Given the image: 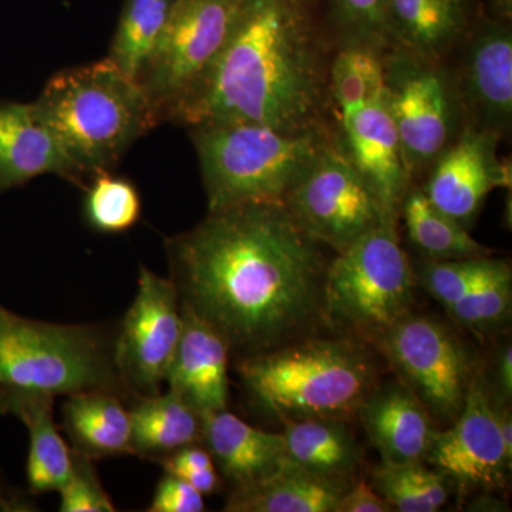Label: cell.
Masks as SVG:
<instances>
[{
	"label": "cell",
	"mask_w": 512,
	"mask_h": 512,
	"mask_svg": "<svg viewBox=\"0 0 512 512\" xmlns=\"http://www.w3.org/2000/svg\"><path fill=\"white\" fill-rule=\"evenodd\" d=\"M113 346L96 326L40 322L0 306V394L127 392Z\"/></svg>",
	"instance_id": "obj_6"
},
{
	"label": "cell",
	"mask_w": 512,
	"mask_h": 512,
	"mask_svg": "<svg viewBox=\"0 0 512 512\" xmlns=\"http://www.w3.org/2000/svg\"><path fill=\"white\" fill-rule=\"evenodd\" d=\"M511 308V265L507 259L495 258L491 268L447 313L458 325L484 339L507 325Z\"/></svg>",
	"instance_id": "obj_30"
},
{
	"label": "cell",
	"mask_w": 512,
	"mask_h": 512,
	"mask_svg": "<svg viewBox=\"0 0 512 512\" xmlns=\"http://www.w3.org/2000/svg\"><path fill=\"white\" fill-rule=\"evenodd\" d=\"M173 0H126L109 59L131 79H140L163 33Z\"/></svg>",
	"instance_id": "obj_27"
},
{
	"label": "cell",
	"mask_w": 512,
	"mask_h": 512,
	"mask_svg": "<svg viewBox=\"0 0 512 512\" xmlns=\"http://www.w3.org/2000/svg\"><path fill=\"white\" fill-rule=\"evenodd\" d=\"M286 454L292 463L312 473L352 480L362 464V448L346 420H286Z\"/></svg>",
	"instance_id": "obj_25"
},
{
	"label": "cell",
	"mask_w": 512,
	"mask_h": 512,
	"mask_svg": "<svg viewBox=\"0 0 512 512\" xmlns=\"http://www.w3.org/2000/svg\"><path fill=\"white\" fill-rule=\"evenodd\" d=\"M346 20L352 23L359 32L375 39L392 29L390 26L387 0H333Z\"/></svg>",
	"instance_id": "obj_36"
},
{
	"label": "cell",
	"mask_w": 512,
	"mask_h": 512,
	"mask_svg": "<svg viewBox=\"0 0 512 512\" xmlns=\"http://www.w3.org/2000/svg\"><path fill=\"white\" fill-rule=\"evenodd\" d=\"M416 282L396 224L380 225L330 259L325 281L330 329L372 343L412 312Z\"/></svg>",
	"instance_id": "obj_7"
},
{
	"label": "cell",
	"mask_w": 512,
	"mask_h": 512,
	"mask_svg": "<svg viewBox=\"0 0 512 512\" xmlns=\"http://www.w3.org/2000/svg\"><path fill=\"white\" fill-rule=\"evenodd\" d=\"M208 211L251 201H284L329 143L322 130L255 123L191 128Z\"/></svg>",
	"instance_id": "obj_5"
},
{
	"label": "cell",
	"mask_w": 512,
	"mask_h": 512,
	"mask_svg": "<svg viewBox=\"0 0 512 512\" xmlns=\"http://www.w3.org/2000/svg\"><path fill=\"white\" fill-rule=\"evenodd\" d=\"M53 399L45 394H0V412L18 417L29 431L26 478L35 495L59 493L73 470V451L57 429Z\"/></svg>",
	"instance_id": "obj_22"
},
{
	"label": "cell",
	"mask_w": 512,
	"mask_h": 512,
	"mask_svg": "<svg viewBox=\"0 0 512 512\" xmlns=\"http://www.w3.org/2000/svg\"><path fill=\"white\" fill-rule=\"evenodd\" d=\"M500 134L470 128L437 157L424 194L441 212L468 227L488 194L511 184L507 165L497 157Z\"/></svg>",
	"instance_id": "obj_14"
},
{
	"label": "cell",
	"mask_w": 512,
	"mask_h": 512,
	"mask_svg": "<svg viewBox=\"0 0 512 512\" xmlns=\"http://www.w3.org/2000/svg\"><path fill=\"white\" fill-rule=\"evenodd\" d=\"M345 153L370 185L392 220L397 221L410 170L386 97L340 116Z\"/></svg>",
	"instance_id": "obj_15"
},
{
	"label": "cell",
	"mask_w": 512,
	"mask_h": 512,
	"mask_svg": "<svg viewBox=\"0 0 512 512\" xmlns=\"http://www.w3.org/2000/svg\"><path fill=\"white\" fill-rule=\"evenodd\" d=\"M73 451V470L60 493L62 512H114L113 501L101 485L92 458Z\"/></svg>",
	"instance_id": "obj_34"
},
{
	"label": "cell",
	"mask_w": 512,
	"mask_h": 512,
	"mask_svg": "<svg viewBox=\"0 0 512 512\" xmlns=\"http://www.w3.org/2000/svg\"><path fill=\"white\" fill-rule=\"evenodd\" d=\"M84 215L96 231L121 234L140 218V194L130 181L114 177L109 171L94 175L84 201Z\"/></svg>",
	"instance_id": "obj_32"
},
{
	"label": "cell",
	"mask_w": 512,
	"mask_h": 512,
	"mask_svg": "<svg viewBox=\"0 0 512 512\" xmlns=\"http://www.w3.org/2000/svg\"><path fill=\"white\" fill-rule=\"evenodd\" d=\"M202 443L234 488L262 480L288 460L284 434L256 429L227 409L204 414Z\"/></svg>",
	"instance_id": "obj_20"
},
{
	"label": "cell",
	"mask_w": 512,
	"mask_h": 512,
	"mask_svg": "<svg viewBox=\"0 0 512 512\" xmlns=\"http://www.w3.org/2000/svg\"><path fill=\"white\" fill-rule=\"evenodd\" d=\"M450 478L426 461L380 464L375 468L372 487L389 503L393 511H439L450 497Z\"/></svg>",
	"instance_id": "obj_28"
},
{
	"label": "cell",
	"mask_w": 512,
	"mask_h": 512,
	"mask_svg": "<svg viewBox=\"0 0 512 512\" xmlns=\"http://www.w3.org/2000/svg\"><path fill=\"white\" fill-rule=\"evenodd\" d=\"M323 249L284 201L208 211L165 241L180 302L242 357L330 330Z\"/></svg>",
	"instance_id": "obj_1"
},
{
	"label": "cell",
	"mask_w": 512,
	"mask_h": 512,
	"mask_svg": "<svg viewBox=\"0 0 512 512\" xmlns=\"http://www.w3.org/2000/svg\"><path fill=\"white\" fill-rule=\"evenodd\" d=\"M390 26L414 52L437 55L458 28V0H387Z\"/></svg>",
	"instance_id": "obj_29"
},
{
	"label": "cell",
	"mask_w": 512,
	"mask_h": 512,
	"mask_svg": "<svg viewBox=\"0 0 512 512\" xmlns=\"http://www.w3.org/2000/svg\"><path fill=\"white\" fill-rule=\"evenodd\" d=\"M241 0H173L153 56L138 83L161 119L191 92L220 55Z\"/></svg>",
	"instance_id": "obj_10"
},
{
	"label": "cell",
	"mask_w": 512,
	"mask_h": 512,
	"mask_svg": "<svg viewBox=\"0 0 512 512\" xmlns=\"http://www.w3.org/2000/svg\"><path fill=\"white\" fill-rule=\"evenodd\" d=\"M26 510L25 504L19 503L16 498L9 497L0 490V511H23Z\"/></svg>",
	"instance_id": "obj_39"
},
{
	"label": "cell",
	"mask_w": 512,
	"mask_h": 512,
	"mask_svg": "<svg viewBox=\"0 0 512 512\" xmlns=\"http://www.w3.org/2000/svg\"><path fill=\"white\" fill-rule=\"evenodd\" d=\"M131 453L163 458L181 448L202 443L204 416L180 394L137 396L130 409Z\"/></svg>",
	"instance_id": "obj_23"
},
{
	"label": "cell",
	"mask_w": 512,
	"mask_h": 512,
	"mask_svg": "<svg viewBox=\"0 0 512 512\" xmlns=\"http://www.w3.org/2000/svg\"><path fill=\"white\" fill-rule=\"evenodd\" d=\"M183 330L180 296L170 278L141 266L137 295L116 339L114 363L127 392L160 393Z\"/></svg>",
	"instance_id": "obj_11"
},
{
	"label": "cell",
	"mask_w": 512,
	"mask_h": 512,
	"mask_svg": "<svg viewBox=\"0 0 512 512\" xmlns=\"http://www.w3.org/2000/svg\"><path fill=\"white\" fill-rule=\"evenodd\" d=\"M323 247L340 254L382 224H396L342 147L326 144L284 200Z\"/></svg>",
	"instance_id": "obj_9"
},
{
	"label": "cell",
	"mask_w": 512,
	"mask_h": 512,
	"mask_svg": "<svg viewBox=\"0 0 512 512\" xmlns=\"http://www.w3.org/2000/svg\"><path fill=\"white\" fill-rule=\"evenodd\" d=\"M352 484V480L319 476L288 458L275 473L235 487L224 511L335 512L339 498Z\"/></svg>",
	"instance_id": "obj_21"
},
{
	"label": "cell",
	"mask_w": 512,
	"mask_h": 512,
	"mask_svg": "<svg viewBox=\"0 0 512 512\" xmlns=\"http://www.w3.org/2000/svg\"><path fill=\"white\" fill-rule=\"evenodd\" d=\"M35 106L80 180L110 171L161 120L144 87L109 57L57 73Z\"/></svg>",
	"instance_id": "obj_3"
},
{
	"label": "cell",
	"mask_w": 512,
	"mask_h": 512,
	"mask_svg": "<svg viewBox=\"0 0 512 512\" xmlns=\"http://www.w3.org/2000/svg\"><path fill=\"white\" fill-rule=\"evenodd\" d=\"M426 463L464 488L494 490L511 470L505 456L490 392L474 376L460 416L448 430L434 434Z\"/></svg>",
	"instance_id": "obj_12"
},
{
	"label": "cell",
	"mask_w": 512,
	"mask_h": 512,
	"mask_svg": "<svg viewBox=\"0 0 512 512\" xmlns=\"http://www.w3.org/2000/svg\"><path fill=\"white\" fill-rule=\"evenodd\" d=\"M495 393L491 396L494 403H510L512 396V349L504 346L495 365Z\"/></svg>",
	"instance_id": "obj_38"
},
{
	"label": "cell",
	"mask_w": 512,
	"mask_h": 512,
	"mask_svg": "<svg viewBox=\"0 0 512 512\" xmlns=\"http://www.w3.org/2000/svg\"><path fill=\"white\" fill-rule=\"evenodd\" d=\"M397 72L394 79L386 73V104L412 171L446 150L453 119L450 96L443 74L427 64H400Z\"/></svg>",
	"instance_id": "obj_13"
},
{
	"label": "cell",
	"mask_w": 512,
	"mask_h": 512,
	"mask_svg": "<svg viewBox=\"0 0 512 512\" xmlns=\"http://www.w3.org/2000/svg\"><path fill=\"white\" fill-rule=\"evenodd\" d=\"M328 82L340 116L386 97V69L370 47L356 45L340 50L330 64Z\"/></svg>",
	"instance_id": "obj_31"
},
{
	"label": "cell",
	"mask_w": 512,
	"mask_h": 512,
	"mask_svg": "<svg viewBox=\"0 0 512 512\" xmlns=\"http://www.w3.org/2000/svg\"><path fill=\"white\" fill-rule=\"evenodd\" d=\"M407 234L426 261L480 258L493 249L476 241L467 228L431 204L423 190L407 191L402 205Z\"/></svg>",
	"instance_id": "obj_26"
},
{
	"label": "cell",
	"mask_w": 512,
	"mask_h": 512,
	"mask_svg": "<svg viewBox=\"0 0 512 512\" xmlns=\"http://www.w3.org/2000/svg\"><path fill=\"white\" fill-rule=\"evenodd\" d=\"M493 255L480 258L453 259V261H426L424 259L416 281L434 301L439 302L444 309L460 302L467 292L477 284L491 268Z\"/></svg>",
	"instance_id": "obj_33"
},
{
	"label": "cell",
	"mask_w": 512,
	"mask_h": 512,
	"mask_svg": "<svg viewBox=\"0 0 512 512\" xmlns=\"http://www.w3.org/2000/svg\"><path fill=\"white\" fill-rule=\"evenodd\" d=\"M389 503L372 485L352 484L336 504L335 512H392Z\"/></svg>",
	"instance_id": "obj_37"
},
{
	"label": "cell",
	"mask_w": 512,
	"mask_h": 512,
	"mask_svg": "<svg viewBox=\"0 0 512 512\" xmlns=\"http://www.w3.org/2000/svg\"><path fill=\"white\" fill-rule=\"evenodd\" d=\"M357 414L384 464L426 461L436 423L416 394L400 383L377 386Z\"/></svg>",
	"instance_id": "obj_17"
},
{
	"label": "cell",
	"mask_w": 512,
	"mask_h": 512,
	"mask_svg": "<svg viewBox=\"0 0 512 512\" xmlns=\"http://www.w3.org/2000/svg\"><path fill=\"white\" fill-rule=\"evenodd\" d=\"M238 373L252 399L278 419H340L357 414L376 387L363 340L315 335L242 357Z\"/></svg>",
	"instance_id": "obj_4"
},
{
	"label": "cell",
	"mask_w": 512,
	"mask_h": 512,
	"mask_svg": "<svg viewBox=\"0 0 512 512\" xmlns=\"http://www.w3.org/2000/svg\"><path fill=\"white\" fill-rule=\"evenodd\" d=\"M183 330L165 383L204 414L227 409L229 396L227 342L200 316L181 303Z\"/></svg>",
	"instance_id": "obj_16"
},
{
	"label": "cell",
	"mask_w": 512,
	"mask_h": 512,
	"mask_svg": "<svg viewBox=\"0 0 512 512\" xmlns=\"http://www.w3.org/2000/svg\"><path fill=\"white\" fill-rule=\"evenodd\" d=\"M434 420L460 416L476 360L444 323L410 312L372 342Z\"/></svg>",
	"instance_id": "obj_8"
},
{
	"label": "cell",
	"mask_w": 512,
	"mask_h": 512,
	"mask_svg": "<svg viewBox=\"0 0 512 512\" xmlns=\"http://www.w3.org/2000/svg\"><path fill=\"white\" fill-rule=\"evenodd\" d=\"M67 397L63 424L74 451L92 460L131 453L130 410L119 394L83 392Z\"/></svg>",
	"instance_id": "obj_24"
},
{
	"label": "cell",
	"mask_w": 512,
	"mask_h": 512,
	"mask_svg": "<svg viewBox=\"0 0 512 512\" xmlns=\"http://www.w3.org/2000/svg\"><path fill=\"white\" fill-rule=\"evenodd\" d=\"M328 89L322 52L298 0H241L220 55L168 117L190 128L322 130Z\"/></svg>",
	"instance_id": "obj_2"
},
{
	"label": "cell",
	"mask_w": 512,
	"mask_h": 512,
	"mask_svg": "<svg viewBox=\"0 0 512 512\" xmlns=\"http://www.w3.org/2000/svg\"><path fill=\"white\" fill-rule=\"evenodd\" d=\"M45 174L82 183L35 103L0 104V194Z\"/></svg>",
	"instance_id": "obj_18"
},
{
	"label": "cell",
	"mask_w": 512,
	"mask_h": 512,
	"mask_svg": "<svg viewBox=\"0 0 512 512\" xmlns=\"http://www.w3.org/2000/svg\"><path fill=\"white\" fill-rule=\"evenodd\" d=\"M464 97L478 127L500 134L512 116V37L503 25L481 29L468 49Z\"/></svg>",
	"instance_id": "obj_19"
},
{
	"label": "cell",
	"mask_w": 512,
	"mask_h": 512,
	"mask_svg": "<svg viewBox=\"0 0 512 512\" xmlns=\"http://www.w3.org/2000/svg\"><path fill=\"white\" fill-rule=\"evenodd\" d=\"M205 510L204 495L173 474L165 473L151 501L150 512H201Z\"/></svg>",
	"instance_id": "obj_35"
}]
</instances>
